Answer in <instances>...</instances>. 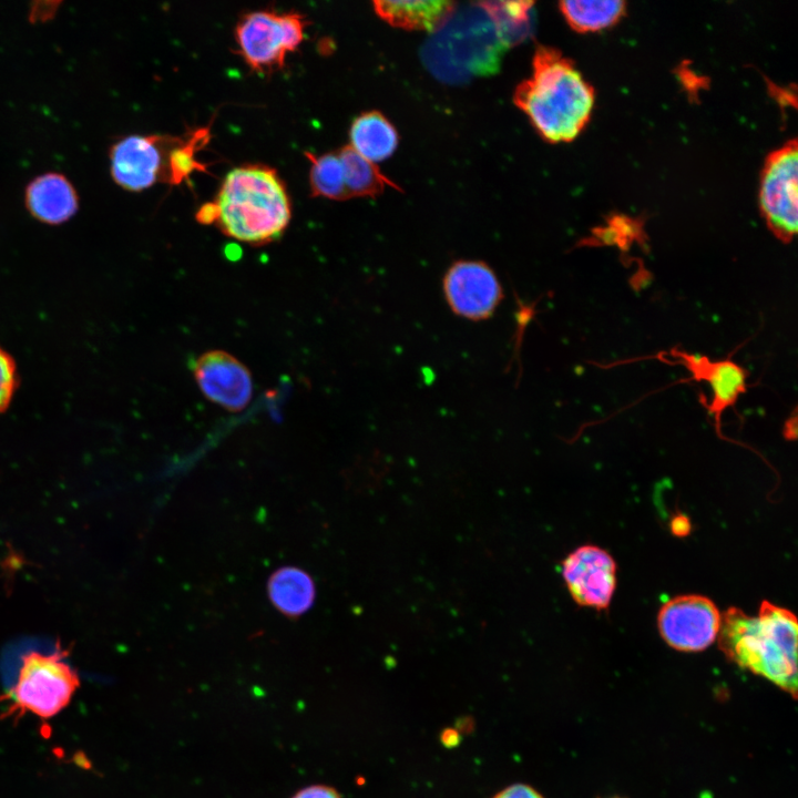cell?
<instances>
[{
    "label": "cell",
    "mask_w": 798,
    "mask_h": 798,
    "mask_svg": "<svg viewBox=\"0 0 798 798\" xmlns=\"http://www.w3.org/2000/svg\"><path fill=\"white\" fill-rule=\"evenodd\" d=\"M291 217L286 186L273 167L247 164L224 178L214 202L196 213L203 224H215L236 241L259 246L282 237Z\"/></svg>",
    "instance_id": "obj_1"
},
{
    "label": "cell",
    "mask_w": 798,
    "mask_h": 798,
    "mask_svg": "<svg viewBox=\"0 0 798 798\" xmlns=\"http://www.w3.org/2000/svg\"><path fill=\"white\" fill-rule=\"evenodd\" d=\"M532 69L531 76L514 91L515 105L545 141H573L590 121L595 101L593 88L554 48L539 45Z\"/></svg>",
    "instance_id": "obj_2"
},
{
    "label": "cell",
    "mask_w": 798,
    "mask_h": 798,
    "mask_svg": "<svg viewBox=\"0 0 798 798\" xmlns=\"http://www.w3.org/2000/svg\"><path fill=\"white\" fill-rule=\"evenodd\" d=\"M797 631L792 612L764 601L756 616L728 608L717 637L729 661L796 697Z\"/></svg>",
    "instance_id": "obj_3"
},
{
    "label": "cell",
    "mask_w": 798,
    "mask_h": 798,
    "mask_svg": "<svg viewBox=\"0 0 798 798\" xmlns=\"http://www.w3.org/2000/svg\"><path fill=\"white\" fill-rule=\"evenodd\" d=\"M507 49L490 16L475 3L454 9L424 43L421 59L438 80L461 84L495 73Z\"/></svg>",
    "instance_id": "obj_4"
},
{
    "label": "cell",
    "mask_w": 798,
    "mask_h": 798,
    "mask_svg": "<svg viewBox=\"0 0 798 798\" xmlns=\"http://www.w3.org/2000/svg\"><path fill=\"white\" fill-rule=\"evenodd\" d=\"M209 129L200 127L182 135H126L112 144L110 173L116 185L141 192L157 183L178 185L206 166L197 153L209 141Z\"/></svg>",
    "instance_id": "obj_5"
},
{
    "label": "cell",
    "mask_w": 798,
    "mask_h": 798,
    "mask_svg": "<svg viewBox=\"0 0 798 798\" xmlns=\"http://www.w3.org/2000/svg\"><path fill=\"white\" fill-rule=\"evenodd\" d=\"M79 686V675L60 647L49 652L30 649L21 656L10 690L12 710L51 718L70 704Z\"/></svg>",
    "instance_id": "obj_6"
},
{
    "label": "cell",
    "mask_w": 798,
    "mask_h": 798,
    "mask_svg": "<svg viewBox=\"0 0 798 798\" xmlns=\"http://www.w3.org/2000/svg\"><path fill=\"white\" fill-rule=\"evenodd\" d=\"M306 24L297 12H248L235 28L238 52L253 71L273 73L282 69L287 54L301 44Z\"/></svg>",
    "instance_id": "obj_7"
},
{
    "label": "cell",
    "mask_w": 798,
    "mask_h": 798,
    "mask_svg": "<svg viewBox=\"0 0 798 798\" xmlns=\"http://www.w3.org/2000/svg\"><path fill=\"white\" fill-rule=\"evenodd\" d=\"M759 205L769 229L790 242L798 228V149L791 140L767 157L760 181Z\"/></svg>",
    "instance_id": "obj_8"
},
{
    "label": "cell",
    "mask_w": 798,
    "mask_h": 798,
    "mask_svg": "<svg viewBox=\"0 0 798 798\" xmlns=\"http://www.w3.org/2000/svg\"><path fill=\"white\" fill-rule=\"evenodd\" d=\"M722 615L707 596L683 594L666 601L657 613V628L672 648L700 652L717 638Z\"/></svg>",
    "instance_id": "obj_9"
},
{
    "label": "cell",
    "mask_w": 798,
    "mask_h": 798,
    "mask_svg": "<svg viewBox=\"0 0 798 798\" xmlns=\"http://www.w3.org/2000/svg\"><path fill=\"white\" fill-rule=\"evenodd\" d=\"M561 575L574 602L595 610L608 607L616 587V563L596 545H582L561 563Z\"/></svg>",
    "instance_id": "obj_10"
},
{
    "label": "cell",
    "mask_w": 798,
    "mask_h": 798,
    "mask_svg": "<svg viewBox=\"0 0 798 798\" xmlns=\"http://www.w3.org/2000/svg\"><path fill=\"white\" fill-rule=\"evenodd\" d=\"M444 298L457 315L471 319H487L497 309L502 288L494 272L478 260H459L443 277Z\"/></svg>",
    "instance_id": "obj_11"
},
{
    "label": "cell",
    "mask_w": 798,
    "mask_h": 798,
    "mask_svg": "<svg viewBox=\"0 0 798 798\" xmlns=\"http://www.w3.org/2000/svg\"><path fill=\"white\" fill-rule=\"evenodd\" d=\"M192 372L205 398L228 411H242L252 399L250 371L224 350H209L198 356Z\"/></svg>",
    "instance_id": "obj_12"
},
{
    "label": "cell",
    "mask_w": 798,
    "mask_h": 798,
    "mask_svg": "<svg viewBox=\"0 0 798 798\" xmlns=\"http://www.w3.org/2000/svg\"><path fill=\"white\" fill-rule=\"evenodd\" d=\"M665 362L679 364L692 374L694 380L709 383L712 401L708 411L720 423L724 410L733 407L738 397L746 391L747 374L744 368L730 359L713 361L705 356L688 354L678 349L659 354Z\"/></svg>",
    "instance_id": "obj_13"
},
{
    "label": "cell",
    "mask_w": 798,
    "mask_h": 798,
    "mask_svg": "<svg viewBox=\"0 0 798 798\" xmlns=\"http://www.w3.org/2000/svg\"><path fill=\"white\" fill-rule=\"evenodd\" d=\"M28 212L39 222L59 225L68 222L79 209V196L70 180L57 172L32 178L24 191Z\"/></svg>",
    "instance_id": "obj_14"
},
{
    "label": "cell",
    "mask_w": 798,
    "mask_h": 798,
    "mask_svg": "<svg viewBox=\"0 0 798 798\" xmlns=\"http://www.w3.org/2000/svg\"><path fill=\"white\" fill-rule=\"evenodd\" d=\"M376 13L389 24L407 30L436 31L454 11L444 0L374 1Z\"/></svg>",
    "instance_id": "obj_15"
},
{
    "label": "cell",
    "mask_w": 798,
    "mask_h": 798,
    "mask_svg": "<svg viewBox=\"0 0 798 798\" xmlns=\"http://www.w3.org/2000/svg\"><path fill=\"white\" fill-rule=\"evenodd\" d=\"M267 593L275 608L287 617L296 618L310 610L316 589L310 575L296 566L276 570L267 582Z\"/></svg>",
    "instance_id": "obj_16"
},
{
    "label": "cell",
    "mask_w": 798,
    "mask_h": 798,
    "mask_svg": "<svg viewBox=\"0 0 798 798\" xmlns=\"http://www.w3.org/2000/svg\"><path fill=\"white\" fill-rule=\"evenodd\" d=\"M349 139V146L375 164L390 157L399 143L396 127L378 111L364 112L355 117Z\"/></svg>",
    "instance_id": "obj_17"
},
{
    "label": "cell",
    "mask_w": 798,
    "mask_h": 798,
    "mask_svg": "<svg viewBox=\"0 0 798 798\" xmlns=\"http://www.w3.org/2000/svg\"><path fill=\"white\" fill-rule=\"evenodd\" d=\"M342 170L348 198L377 196L387 186L400 190L388 176L381 173L378 166L359 155L349 145L337 151Z\"/></svg>",
    "instance_id": "obj_18"
},
{
    "label": "cell",
    "mask_w": 798,
    "mask_h": 798,
    "mask_svg": "<svg viewBox=\"0 0 798 798\" xmlns=\"http://www.w3.org/2000/svg\"><path fill=\"white\" fill-rule=\"evenodd\" d=\"M569 25L577 32H594L614 25L625 13L620 0H576L560 2Z\"/></svg>",
    "instance_id": "obj_19"
},
{
    "label": "cell",
    "mask_w": 798,
    "mask_h": 798,
    "mask_svg": "<svg viewBox=\"0 0 798 798\" xmlns=\"http://www.w3.org/2000/svg\"><path fill=\"white\" fill-rule=\"evenodd\" d=\"M479 4L490 16L508 48L522 42L531 34L533 2L484 1Z\"/></svg>",
    "instance_id": "obj_20"
},
{
    "label": "cell",
    "mask_w": 798,
    "mask_h": 798,
    "mask_svg": "<svg viewBox=\"0 0 798 798\" xmlns=\"http://www.w3.org/2000/svg\"><path fill=\"white\" fill-rule=\"evenodd\" d=\"M310 163L309 184L313 196L335 201L348 200L344 170L337 151L316 155L305 153Z\"/></svg>",
    "instance_id": "obj_21"
},
{
    "label": "cell",
    "mask_w": 798,
    "mask_h": 798,
    "mask_svg": "<svg viewBox=\"0 0 798 798\" xmlns=\"http://www.w3.org/2000/svg\"><path fill=\"white\" fill-rule=\"evenodd\" d=\"M638 223L624 216L613 217L606 227L595 232V238L602 244L617 245L623 248L640 238Z\"/></svg>",
    "instance_id": "obj_22"
},
{
    "label": "cell",
    "mask_w": 798,
    "mask_h": 798,
    "mask_svg": "<svg viewBox=\"0 0 798 798\" xmlns=\"http://www.w3.org/2000/svg\"><path fill=\"white\" fill-rule=\"evenodd\" d=\"M17 381L14 361L0 348V412L9 406L17 388Z\"/></svg>",
    "instance_id": "obj_23"
},
{
    "label": "cell",
    "mask_w": 798,
    "mask_h": 798,
    "mask_svg": "<svg viewBox=\"0 0 798 798\" xmlns=\"http://www.w3.org/2000/svg\"><path fill=\"white\" fill-rule=\"evenodd\" d=\"M291 798H341V796L330 786L311 785L298 790Z\"/></svg>",
    "instance_id": "obj_24"
},
{
    "label": "cell",
    "mask_w": 798,
    "mask_h": 798,
    "mask_svg": "<svg viewBox=\"0 0 798 798\" xmlns=\"http://www.w3.org/2000/svg\"><path fill=\"white\" fill-rule=\"evenodd\" d=\"M493 798H544L540 792H538L534 788L524 785V784H515L511 785L500 792H498Z\"/></svg>",
    "instance_id": "obj_25"
},
{
    "label": "cell",
    "mask_w": 798,
    "mask_h": 798,
    "mask_svg": "<svg viewBox=\"0 0 798 798\" xmlns=\"http://www.w3.org/2000/svg\"><path fill=\"white\" fill-rule=\"evenodd\" d=\"M689 530H690L689 521L684 515L676 516L672 521V531L674 534L684 536L689 532Z\"/></svg>",
    "instance_id": "obj_26"
}]
</instances>
